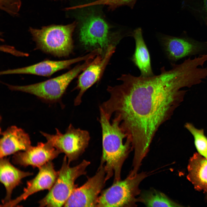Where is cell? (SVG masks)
<instances>
[{"instance_id": "4fadbf2b", "label": "cell", "mask_w": 207, "mask_h": 207, "mask_svg": "<svg viewBox=\"0 0 207 207\" xmlns=\"http://www.w3.org/2000/svg\"><path fill=\"white\" fill-rule=\"evenodd\" d=\"M60 153L50 142H38L36 146L15 154L12 160L14 164L20 166L39 168L56 158Z\"/></svg>"}, {"instance_id": "277c9868", "label": "cell", "mask_w": 207, "mask_h": 207, "mask_svg": "<svg viewBox=\"0 0 207 207\" xmlns=\"http://www.w3.org/2000/svg\"><path fill=\"white\" fill-rule=\"evenodd\" d=\"M69 164L65 156L56 180L48 194L39 201L40 206L56 207L64 205L76 188L75 181L80 176L86 174V169L90 162L83 160L73 167H70Z\"/></svg>"}, {"instance_id": "30bf717a", "label": "cell", "mask_w": 207, "mask_h": 207, "mask_svg": "<svg viewBox=\"0 0 207 207\" xmlns=\"http://www.w3.org/2000/svg\"><path fill=\"white\" fill-rule=\"evenodd\" d=\"M115 49V45L110 44L103 57L101 53L97 54L79 76L77 85L74 89L79 90L74 100L75 106L81 103L82 97L85 92L100 78Z\"/></svg>"}, {"instance_id": "9a60e30c", "label": "cell", "mask_w": 207, "mask_h": 207, "mask_svg": "<svg viewBox=\"0 0 207 207\" xmlns=\"http://www.w3.org/2000/svg\"><path fill=\"white\" fill-rule=\"evenodd\" d=\"M0 141V158L25 151L31 146L29 136L22 129L15 126L8 127L1 133Z\"/></svg>"}, {"instance_id": "ac0fdd59", "label": "cell", "mask_w": 207, "mask_h": 207, "mask_svg": "<svg viewBox=\"0 0 207 207\" xmlns=\"http://www.w3.org/2000/svg\"><path fill=\"white\" fill-rule=\"evenodd\" d=\"M188 179L195 189L207 193V159L195 153L189 160Z\"/></svg>"}, {"instance_id": "9c48e42d", "label": "cell", "mask_w": 207, "mask_h": 207, "mask_svg": "<svg viewBox=\"0 0 207 207\" xmlns=\"http://www.w3.org/2000/svg\"><path fill=\"white\" fill-rule=\"evenodd\" d=\"M109 27L106 22L100 17L91 15L87 17L80 27L79 37L85 46L97 47L106 50L109 44Z\"/></svg>"}, {"instance_id": "ffe728a7", "label": "cell", "mask_w": 207, "mask_h": 207, "mask_svg": "<svg viewBox=\"0 0 207 207\" xmlns=\"http://www.w3.org/2000/svg\"><path fill=\"white\" fill-rule=\"evenodd\" d=\"M185 128L191 133L194 140V143L198 153L207 159V138L203 129L195 128L190 123H186Z\"/></svg>"}, {"instance_id": "e0dca14e", "label": "cell", "mask_w": 207, "mask_h": 207, "mask_svg": "<svg viewBox=\"0 0 207 207\" xmlns=\"http://www.w3.org/2000/svg\"><path fill=\"white\" fill-rule=\"evenodd\" d=\"M132 34L135 43V52L131 59L132 61L140 70V76L144 77L154 76L150 54L143 37L141 29H136Z\"/></svg>"}, {"instance_id": "3957f363", "label": "cell", "mask_w": 207, "mask_h": 207, "mask_svg": "<svg viewBox=\"0 0 207 207\" xmlns=\"http://www.w3.org/2000/svg\"><path fill=\"white\" fill-rule=\"evenodd\" d=\"M76 23L65 25H52L40 29L30 27L29 31L37 48L58 57L69 55L73 48L72 34Z\"/></svg>"}, {"instance_id": "7402d4cb", "label": "cell", "mask_w": 207, "mask_h": 207, "mask_svg": "<svg viewBox=\"0 0 207 207\" xmlns=\"http://www.w3.org/2000/svg\"><path fill=\"white\" fill-rule=\"evenodd\" d=\"M1 7L3 9L12 15L16 14L20 9V2L19 0H1Z\"/></svg>"}, {"instance_id": "7a4b0ae2", "label": "cell", "mask_w": 207, "mask_h": 207, "mask_svg": "<svg viewBox=\"0 0 207 207\" xmlns=\"http://www.w3.org/2000/svg\"><path fill=\"white\" fill-rule=\"evenodd\" d=\"M100 110L102 131L103 153L101 164L104 165L106 181L114 174V181L120 180L121 169L128 152L130 142L123 141L127 135L114 118L111 123L103 112Z\"/></svg>"}, {"instance_id": "8992f818", "label": "cell", "mask_w": 207, "mask_h": 207, "mask_svg": "<svg viewBox=\"0 0 207 207\" xmlns=\"http://www.w3.org/2000/svg\"><path fill=\"white\" fill-rule=\"evenodd\" d=\"M146 176L145 173L130 174L125 179L115 181L98 198L96 207H122L133 206L139 193V186Z\"/></svg>"}, {"instance_id": "cb8c5ba5", "label": "cell", "mask_w": 207, "mask_h": 207, "mask_svg": "<svg viewBox=\"0 0 207 207\" xmlns=\"http://www.w3.org/2000/svg\"></svg>"}, {"instance_id": "603a6c76", "label": "cell", "mask_w": 207, "mask_h": 207, "mask_svg": "<svg viewBox=\"0 0 207 207\" xmlns=\"http://www.w3.org/2000/svg\"><path fill=\"white\" fill-rule=\"evenodd\" d=\"M206 6L207 10V0H205Z\"/></svg>"}, {"instance_id": "44dd1931", "label": "cell", "mask_w": 207, "mask_h": 207, "mask_svg": "<svg viewBox=\"0 0 207 207\" xmlns=\"http://www.w3.org/2000/svg\"><path fill=\"white\" fill-rule=\"evenodd\" d=\"M137 0H97L94 1L80 5L81 8L91 6L103 5L108 6V8L113 10L120 6L126 5L133 8Z\"/></svg>"}, {"instance_id": "5bb4252c", "label": "cell", "mask_w": 207, "mask_h": 207, "mask_svg": "<svg viewBox=\"0 0 207 207\" xmlns=\"http://www.w3.org/2000/svg\"><path fill=\"white\" fill-rule=\"evenodd\" d=\"M95 52L81 57L62 61L46 60L29 66L1 71L0 75L13 74H28L49 77L56 72L68 68L71 65L79 62L93 59Z\"/></svg>"}, {"instance_id": "52a82bcc", "label": "cell", "mask_w": 207, "mask_h": 207, "mask_svg": "<svg viewBox=\"0 0 207 207\" xmlns=\"http://www.w3.org/2000/svg\"><path fill=\"white\" fill-rule=\"evenodd\" d=\"M56 130L55 135L40 133L61 153L65 154L70 163L77 159L87 147L90 138L89 133L87 131L75 128L72 124L64 133L57 129Z\"/></svg>"}, {"instance_id": "8fae6325", "label": "cell", "mask_w": 207, "mask_h": 207, "mask_svg": "<svg viewBox=\"0 0 207 207\" xmlns=\"http://www.w3.org/2000/svg\"><path fill=\"white\" fill-rule=\"evenodd\" d=\"M162 41L167 57L173 62L188 57L207 53V42L169 36L164 37Z\"/></svg>"}, {"instance_id": "6da1fadb", "label": "cell", "mask_w": 207, "mask_h": 207, "mask_svg": "<svg viewBox=\"0 0 207 207\" xmlns=\"http://www.w3.org/2000/svg\"><path fill=\"white\" fill-rule=\"evenodd\" d=\"M172 65L150 77L122 74L117 79L122 83L108 87L110 98L99 107L108 118L114 114L137 155H146L158 130L181 101L186 91L181 89L195 84L194 74L187 64Z\"/></svg>"}, {"instance_id": "ba28073f", "label": "cell", "mask_w": 207, "mask_h": 207, "mask_svg": "<svg viewBox=\"0 0 207 207\" xmlns=\"http://www.w3.org/2000/svg\"><path fill=\"white\" fill-rule=\"evenodd\" d=\"M103 164H101L96 174L82 186L75 188L64 204L65 207H96L98 195L106 179Z\"/></svg>"}, {"instance_id": "7c38bea8", "label": "cell", "mask_w": 207, "mask_h": 207, "mask_svg": "<svg viewBox=\"0 0 207 207\" xmlns=\"http://www.w3.org/2000/svg\"><path fill=\"white\" fill-rule=\"evenodd\" d=\"M39 170L34 178L27 182L26 187L22 194L14 199L3 204L1 206H15L36 192L45 189L49 190L56 180L58 171L55 170L51 161L39 168Z\"/></svg>"}, {"instance_id": "2e32d148", "label": "cell", "mask_w": 207, "mask_h": 207, "mask_svg": "<svg viewBox=\"0 0 207 207\" xmlns=\"http://www.w3.org/2000/svg\"><path fill=\"white\" fill-rule=\"evenodd\" d=\"M32 174V173L23 171L16 168L10 163L9 159L4 157L0 158V180L6 192L3 204L11 200L13 190L23 178Z\"/></svg>"}, {"instance_id": "5b68a950", "label": "cell", "mask_w": 207, "mask_h": 207, "mask_svg": "<svg viewBox=\"0 0 207 207\" xmlns=\"http://www.w3.org/2000/svg\"><path fill=\"white\" fill-rule=\"evenodd\" d=\"M92 60H88L66 73L42 82L25 86L6 85L11 90L32 94L46 102L60 101L70 83L89 65Z\"/></svg>"}, {"instance_id": "d6986e66", "label": "cell", "mask_w": 207, "mask_h": 207, "mask_svg": "<svg viewBox=\"0 0 207 207\" xmlns=\"http://www.w3.org/2000/svg\"><path fill=\"white\" fill-rule=\"evenodd\" d=\"M139 200L147 207L180 206L164 193L154 190L143 193Z\"/></svg>"}]
</instances>
